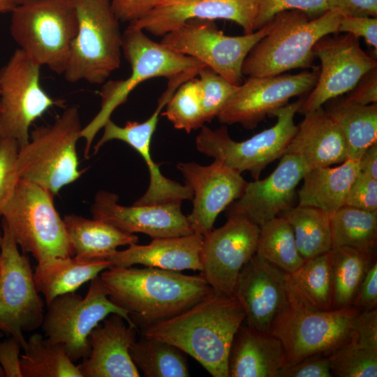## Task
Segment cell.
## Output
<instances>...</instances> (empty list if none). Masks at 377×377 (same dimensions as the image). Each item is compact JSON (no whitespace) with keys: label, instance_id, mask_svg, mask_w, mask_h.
<instances>
[{"label":"cell","instance_id":"13","mask_svg":"<svg viewBox=\"0 0 377 377\" xmlns=\"http://www.w3.org/2000/svg\"><path fill=\"white\" fill-rule=\"evenodd\" d=\"M271 21L251 34L230 36L213 21H188L162 36L168 47L201 61L230 83H242V66L253 46L270 30Z\"/></svg>","mask_w":377,"mask_h":377},{"label":"cell","instance_id":"40","mask_svg":"<svg viewBox=\"0 0 377 377\" xmlns=\"http://www.w3.org/2000/svg\"><path fill=\"white\" fill-rule=\"evenodd\" d=\"M333 376L376 377L377 350L357 343L351 337L328 355Z\"/></svg>","mask_w":377,"mask_h":377},{"label":"cell","instance_id":"16","mask_svg":"<svg viewBox=\"0 0 377 377\" xmlns=\"http://www.w3.org/2000/svg\"><path fill=\"white\" fill-rule=\"evenodd\" d=\"M313 53L321 68L311 92L298 110L303 114L348 93L364 74L377 68L376 60L361 48L359 39L347 33L324 36L315 45Z\"/></svg>","mask_w":377,"mask_h":377},{"label":"cell","instance_id":"49","mask_svg":"<svg viewBox=\"0 0 377 377\" xmlns=\"http://www.w3.org/2000/svg\"><path fill=\"white\" fill-rule=\"evenodd\" d=\"M112 9L119 22H133L155 8L159 0H110Z\"/></svg>","mask_w":377,"mask_h":377},{"label":"cell","instance_id":"50","mask_svg":"<svg viewBox=\"0 0 377 377\" xmlns=\"http://www.w3.org/2000/svg\"><path fill=\"white\" fill-rule=\"evenodd\" d=\"M19 341L13 337L0 341V366L5 377H22L20 368V349Z\"/></svg>","mask_w":377,"mask_h":377},{"label":"cell","instance_id":"57","mask_svg":"<svg viewBox=\"0 0 377 377\" xmlns=\"http://www.w3.org/2000/svg\"><path fill=\"white\" fill-rule=\"evenodd\" d=\"M1 336H2V334L0 332V338L1 337ZM0 377H5L4 372L1 366H0Z\"/></svg>","mask_w":377,"mask_h":377},{"label":"cell","instance_id":"26","mask_svg":"<svg viewBox=\"0 0 377 377\" xmlns=\"http://www.w3.org/2000/svg\"><path fill=\"white\" fill-rule=\"evenodd\" d=\"M285 154L299 157L310 170L347 160L343 135L323 107L304 114Z\"/></svg>","mask_w":377,"mask_h":377},{"label":"cell","instance_id":"37","mask_svg":"<svg viewBox=\"0 0 377 377\" xmlns=\"http://www.w3.org/2000/svg\"><path fill=\"white\" fill-rule=\"evenodd\" d=\"M330 221L332 247L374 250L376 246L377 211L344 205L330 214Z\"/></svg>","mask_w":377,"mask_h":377},{"label":"cell","instance_id":"45","mask_svg":"<svg viewBox=\"0 0 377 377\" xmlns=\"http://www.w3.org/2000/svg\"><path fill=\"white\" fill-rule=\"evenodd\" d=\"M325 353L309 356L281 368L278 377H332L328 356Z\"/></svg>","mask_w":377,"mask_h":377},{"label":"cell","instance_id":"56","mask_svg":"<svg viewBox=\"0 0 377 377\" xmlns=\"http://www.w3.org/2000/svg\"><path fill=\"white\" fill-rule=\"evenodd\" d=\"M15 6L24 3L25 2L29 1L31 0H13Z\"/></svg>","mask_w":377,"mask_h":377},{"label":"cell","instance_id":"41","mask_svg":"<svg viewBox=\"0 0 377 377\" xmlns=\"http://www.w3.org/2000/svg\"><path fill=\"white\" fill-rule=\"evenodd\" d=\"M200 97L205 122L212 121L233 95L237 85L205 66L198 72Z\"/></svg>","mask_w":377,"mask_h":377},{"label":"cell","instance_id":"1","mask_svg":"<svg viewBox=\"0 0 377 377\" xmlns=\"http://www.w3.org/2000/svg\"><path fill=\"white\" fill-rule=\"evenodd\" d=\"M244 320V311L235 296L213 292L183 312L141 330L142 335L189 355L211 376L229 377L230 346Z\"/></svg>","mask_w":377,"mask_h":377},{"label":"cell","instance_id":"33","mask_svg":"<svg viewBox=\"0 0 377 377\" xmlns=\"http://www.w3.org/2000/svg\"><path fill=\"white\" fill-rule=\"evenodd\" d=\"M281 215L290 225L297 248L305 260L331 250L330 214L316 207L298 205Z\"/></svg>","mask_w":377,"mask_h":377},{"label":"cell","instance_id":"51","mask_svg":"<svg viewBox=\"0 0 377 377\" xmlns=\"http://www.w3.org/2000/svg\"><path fill=\"white\" fill-rule=\"evenodd\" d=\"M346 98L362 105L377 103V68L364 74Z\"/></svg>","mask_w":377,"mask_h":377},{"label":"cell","instance_id":"2","mask_svg":"<svg viewBox=\"0 0 377 377\" xmlns=\"http://www.w3.org/2000/svg\"><path fill=\"white\" fill-rule=\"evenodd\" d=\"M99 276L110 300L141 330L183 312L214 292L200 274L151 267L111 266Z\"/></svg>","mask_w":377,"mask_h":377},{"label":"cell","instance_id":"39","mask_svg":"<svg viewBox=\"0 0 377 377\" xmlns=\"http://www.w3.org/2000/svg\"><path fill=\"white\" fill-rule=\"evenodd\" d=\"M162 112L179 130L190 133L200 128L205 123L198 78H191L183 82L174 92Z\"/></svg>","mask_w":377,"mask_h":377},{"label":"cell","instance_id":"12","mask_svg":"<svg viewBox=\"0 0 377 377\" xmlns=\"http://www.w3.org/2000/svg\"><path fill=\"white\" fill-rule=\"evenodd\" d=\"M0 230V330L15 338L23 350L24 332L40 327L44 318L43 302L34 279L29 258L20 253L6 223Z\"/></svg>","mask_w":377,"mask_h":377},{"label":"cell","instance_id":"34","mask_svg":"<svg viewBox=\"0 0 377 377\" xmlns=\"http://www.w3.org/2000/svg\"><path fill=\"white\" fill-rule=\"evenodd\" d=\"M27 341L20 359L22 377H82L61 345L39 333L31 335Z\"/></svg>","mask_w":377,"mask_h":377},{"label":"cell","instance_id":"47","mask_svg":"<svg viewBox=\"0 0 377 377\" xmlns=\"http://www.w3.org/2000/svg\"><path fill=\"white\" fill-rule=\"evenodd\" d=\"M351 329V337L357 343L377 350V309L360 311Z\"/></svg>","mask_w":377,"mask_h":377},{"label":"cell","instance_id":"5","mask_svg":"<svg viewBox=\"0 0 377 377\" xmlns=\"http://www.w3.org/2000/svg\"><path fill=\"white\" fill-rule=\"evenodd\" d=\"M359 312L353 306L319 309L287 279V302L274 320L270 333L283 345L286 365L293 364L311 355L330 353L348 341Z\"/></svg>","mask_w":377,"mask_h":377},{"label":"cell","instance_id":"48","mask_svg":"<svg viewBox=\"0 0 377 377\" xmlns=\"http://www.w3.org/2000/svg\"><path fill=\"white\" fill-rule=\"evenodd\" d=\"M377 263L376 260L366 272L353 300L352 306L359 311L376 309Z\"/></svg>","mask_w":377,"mask_h":377},{"label":"cell","instance_id":"44","mask_svg":"<svg viewBox=\"0 0 377 377\" xmlns=\"http://www.w3.org/2000/svg\"><path fill=\"white\" fill-rule=\"evenodd\" d=\"M346 205L377 211V179L360 171L350 188Z\"/></svg>","mask_w":377,"mask_h":377},{"label":"cell","instance_id":"54","mask_svg":"<svg viewBox=\"0 0 377 377\" xmlns=\"http://www.w3.org/2000/svg\"><path fill=\"white\" fill-rule=\"evenodd\" d=\"M15 6L13 0H0V13L11 12Z\"/></svg>","mask_w":377,"mask_h":377},{"label":"cell","instance_id":"3","mask_svg":"<svg viewBox=\"0 0 377 377\" xmlns=\"http://www.w3.org/2000/svg\"><path fill=\"white\" fill-rule=\"evenodd\" d=\"M341 17L332 9L313 18L297 10L276 14L269 31L246 56L242 74L269 77L313 67L315 45L325 36L338 34Z\"/></svg>","mask_w":377,"mask_h":377},{"label":"cell","instance_id":"10","mask_svg":"<svg viewBox=\"0 0 377 377\" xmlns=\"http://www.w3.org/2000/svg\"><path fill=\"white\" fill-rule=\"evenodd\" d=\"M302 97L274 111L276 124L244 141L231 138L226 126L211 129L202 126L195 138L197 150L219 160L240 174L248 172L254 180L260 179L267 165L280 158L294 136V117L304 102Z\"/></svg>","mask_w":377,"mask_h":377},{"label":"cell","instance_id":"58","mask_svg":"<svg viewBox=\"0 0 377 377\" xmlns=\"http://www.w3.org/2000/svg\"><path fill=\"white\" fill-rule=\"evenodd\" d=\"M1 256L0 254V272H1Z\"/></svg>","mask_w":377,"mask_h":377},{"label":"cell","instance_id":"11","mask_svg":"<svg viewBox=\"0 0 377 377\" xmlns=\"http://www.w3.org/2000/svg\"><path fill=\"white\" fill-rule=\"evenodd\" d=\"M47 306L40 327L45 337L61 345L73 362L88 355L90 333L110 314H118L136 327L128 313L110 300L99 276L91 281L84 297L75 292L65 293Z\"/></svg>","mask_w":377,"mask_h":377},{"label":"cell","instance_id":"7","mask_svg":"<svg viewBox=\"0 0 377 377\" xmlns=\"http://www.w3.org/2000/svg\"><path fill=\"white\" fill-rule=\"evenodd\" d=\"M11 13L12 38L31 60L63 75L77 31L74 0H31Z\"/></svg>","mask_w":377,"mask_h":377},{"label":"cell","instance_id":"22","mask_svg":"<svg viewBox=\"0 0 377 377\" xmlns=\"http://www.w3.org/2000/svg\"><path fill=\"white\" fill-rule=\"evenodd\" d=\"M259 0H197L157 6L129 27L163 36L191 20H226L241 26L244 34H251Z\"/></svg>","mask_w":377,"mask_h":377},{"label":"cell","instance_id":"32","mask_svg":"<svg viewBox=\"0 0 377 377\" xmlns=\"http://www.w3.org/2000/svg\"><path fill=\"white\" fill-rule=\"evenodd\" d=\"M373 251L350 246L331 249L333 309L352 306L366 272L376 260Z\"/></svg>","mask_w":377,"mask_h":377},{"label":"cell","instance_id":"30","mask_svg":"<svg viewBox=\"0 0 377 377\" xmlns=\"http://www.w3.org/2000/svg\"><path fill=\"white\" fill-rule=\"evenodd\" d=\"M65 228L75 256L87 260H105L119 246L138 243L134 234L122 232L95 219L77 214L64 216Z\"/></svg>","mask_w":377,"mask_h":377},{"label":"cell","instance_id":"21","mask_svg":"<svg viewBox=\"0 0 377 377\" xmlns=\"http://www.w3.org/2000/svg\"><path fill=\"white\" fill-rule=\"evenodd\" d=\"M235 297L244 311L246 324L270 333L287 302V273L256 253L239 272Z\"/></svg>","mask_w":377,"mask_h":377},{"label":"cell","instance_id":"17","mask_svg":"<svg viewBox=\"0 0 377 377\" xmlns=\"http://www.w3.org/2000/svg\"><path fill=\"white\" fill-rule=\"evenodd\" d=\"M168 79L167 89L159 98L156 110L147 120L143 122L128 121L124 126H120L109 119L103 127L102 136L94 147V154H96L106 142L117 140L126 142L142 156L149 170V183L145 193L134 205H156L193 198V193L188 186L171 180L161 173L150 152L151 141L158 117L172 95L186 80L183 75H173Z\"/></svg>","mask_w":377,"mask_h":377},{"label":"cell","instance_id":"53","mask_svg":"<svg viewBox=\"0 0 377 377\" xmlns=\"http://www.w3.org/2000/svg\"><path fill=\"white\" fill-rule=\"evenodd\" d=\"M360 170L377 179V143L369 147L359 160Z\"/></svg>","mask_w":377,"mask_h":377},{"label":"cell","instance_id":"42","mask_svg":"<svg viewBox=\"0 0 377 377\" xmlns=\"http://www.w3.org/2000/svg\"><path fill=\"white\" fill-rule=\"evenodd\" d=\"M293 10H300L311 17H316L329 10L328 0H259L254 30L265 26L276 14Z\"/></svg>","mask_w":377,"mask_h":377},{"label":"cell","instance_id":"4","mask_svg":"<svg viewBox=\"0 0 377 377\" xmlns=\"http://www.w3.org/2000/svg\"><path fill=\"white\" fill-rule=\"evenodd\" d=\"M121 49L130 64L131 73L124 80L103 83L99 93L100 110L80 132V138L85 140V158H89L91 143L97 133L141 82L156 77L168 78L187 71H200L205 66L193 57L179 53L161 42L154 41L142 30L129 27L122 34Z\"/></svg>","mask_w":377,"mask_h":377},{"label":"cell","instance_id":"14","mask_svg":"<svg viewBox=\"0 0 377 377\" xmlns=\"http://www.w3.org/2000/svg\"><path fill=\"white\" fill-rule=\"evenodd\" d=\"M40 67L18 48L0 69V140L24 146L32 123L57 103L40 84Z\"/></svg>","mask_w":377,"mask_h":377},{"label":"cell","instance_id":"29","mask_svg":"<svg viewBox=\"0 0 377 377\" xmlns=\"http://www.w3.org/2000/svg\"><path fill=\"white\" fill-rule=\"evenodd\" d=\"M111 266L108 260H87L75 256L52 258L38 263L34 279L47 305L58 295L75 292Z\"/></svg>","mask_w":377,"mask_h":377},{"label":"cell","instance_id":"38","mask_svg":"<svg viewBox=\"0 0 377 377\" xmlns=\"http://www.w3.org/2000/svg\"><path fill=\"white\" fill-rule=\"evenodd\" d=\"M330 251L306 260L295 272L287 274L293 287L311 305L332 310L333 282Z\"/></svg>","mask_w":377,"mask_h":377},{"label":"cell","instance_id":"52","mask_svg":"<svg viewBox=\"0 0 377 377\" xmlns=\"http://www.w3.org/2000/svg\"><path fill=\"white\" fill-rule=\"evenodd\" d=\"M328 6L341 15L377 16V0H328Z\"/></svg>","mask_w":377,"mask_h":377},{"label":"cell","instance_id":"8","mask_svg":"<svg viewBox=\"0 0 377 377\" xmlns=\"http://www.w3.org/2000/svg\"><path fill=\"white\" fill-rule=\"evenodd\" d=\"M77 31L63 73L71 83L105 82L121 65L122 34L110 0H74Z\"/></svg>","mask_w":377,"mask_h":377},{"label":"cell","instance_id":"43","mask_svg":"<svg viewBox=\"0 0 377 377\" xmlns=\"http://www.w3.org/2000/svg\"><path fill=\"white\" fill-rule=\"evenodd\" d=\"M19 148L18 142L14 139L0 140V219L20 179L17 170Z\"/></svg>","mask_w":377,"mask_h":377},{"label":"cell","instance_id":"31","mask_svg":"<svg viewBox=\"0 0 377 377\" xmlns=\"http://www.w3.org/2000/svg\"><path fill=\"white\" fill-rule=\"evenodd\" d=\"M325 111L345 140L347 159L359 161L363 153L377 143V103L362 105L334 98Z\"/></svg>","mask_w":377,"mask_h":377},{"label":"cell","instance_id":"23","mask_svg":"<svg viewBox=\"0 0 377 377\" xmlns=\"http://www.w3.org/2000/svg\"><path fill=\"white\" fill-rule=\"evenodd\" d=\"M280 158L269 176L248 182L228 210L243 214L260 226L292 207L296 187L310 169L295 155L284 154Z\"/></svg>","mask_w":377,"mask_h":377},{"label":"cell","instance_id":"19","mask_svg":"<svg viewBox=\"0 0 377 377\" xmlns=\"http://www.w3.org/2000/svg\"><path fill=\"white\" fill-rule=\"evenodd\" d=\"M177 168L193 193L189 226L193 232L203 236L213 229L219 214L241 197L248 182L217 159L207 165L179 162Z\"/></svg>","mask_w":377,"mask_h":377},{"label":"cell","instance_id":"28","mask_svg":"<svg viewBox=\"0 0 377 377\" xmlns=\"http://www.w3.org/2000/svg\"><path fill=\"white\" fill-rule=\"evenodd\" d=\"M360 171L359 161L349 159L337 167L309 170L298 191V205L334 212L346 205L350 188Z\"/></svg>","mask_w":377,"mask_h":377},{"label":"cell","instance_id":"20","mask_svg":"<svg viewBox=\"0 0 377 377\" xmlns=\"http://www.w3.org/2000/svg\"><path fill=\"white\" fill-rule=\"evenodd\" d=\"M119 196L101 190L91 207L93 219L129 233H143L152 239L189 235L193 231L181 209L182 202L124 206Z\"/></svg>","mask_w":377,"mask_h":377},{"label":"cell","instance_id":"46","mask_svg":"<svg viewBox=\"0 0 377 377\" xmlns=\"http://www.w3.org/2000/svg\"><path fill=\"white\" fill-rule=\"evenodd\" d=\"M345 32L354 37L364 38L377 52V18L369 16L342 15L338 34Z\"/></svg>","mask_w":377,"mask_h":377},{"label":"cell","instance_id":"36","mask_svg":"<svg viewBox=\"0 0 377 377\" xmlns=\"http://www.w3.org/2000/svg\"><path fill=\"white\" fill-rule=\"evenodd\" d=\"M259 227L257 254L287 274L293 273L304 263L293 229L284 216H276Z\"/></svg>","mask_w":377,"mask_h":377},{"label":"cell","instance_id":"35","mask_svg":"<svg viewBox=\"0 0 377 377\" xmlns=\"http://www.w3.org/2000/svg\"><path fill=\"white\" fill-rule=\"evenodd\" d=\"M185 353L175 346L142 335L130 348L131 359L147 377H187Z\"/></svg>","mask_w":377,"mask_h":377},{"label":"cell","instance_id":"27","mask_svg":"<svg viewBox=\"0 0 377 377\" xmlns=\"http://www.w3.org/2000/svg\"><path fill=\"white\" fill-rule=\"evenodd\" d=\"M286 364L285 350L277 337L244 323L240 325L230 349L229 377H278Z\"/></svg>","mask_w":377,"mask_h":377},{"label":"cell","instance_id":"18","mask_svg":"<svg viewBox=\"0 0 377 377\" xmlns=\"http://www.w3.org/2000/svg\"><path fill=\"white\" fill-rule=\"evenodd\" d=\"M319 69L297 74L249 77L216 117L223 124H239L253 129L267 116L286 105L289 100L308 93L315 86Z\"/></svg>","mask_w":377,"mask_h":377},{"label":"cell","instance_id":"15","mask_svg":"<svg viewBox=\"0 0 377 377\" xmlns=\"http://www.w3.org/2000/svg\"><path fill=\"white\" fill-rule=\"evenodd\" d=\"M259 232L247 216L228 210L225 224L202 236L200 274L214 293L235 296L239 272L256 253Z\"/></svg>","mask_w":377,"mask_h":377},{"label":"cell","instance_id":"24","mask_svg":"<svg viewBox=\"0 0 377 377\" xmlns=\"http://www.w3.org/2000/svg\"><path fill=\"white\" fill-rule=\"evenodd\" d=\"M138 330L118 314L105 318L89 334V353L77 365L82 376H140L130 355Z\"/></svg>","mask_w":377,"mask_h":377},{"label":"cell","instance_id":"9","mask_svg":"<svg viewBox=\"0 0 377 377\" xmlns=\"http://www.w3.org/2000/svg\"><path fill=\"white\" fill-rule=\"evenodd\" d=\"M54 196L38 184L20 178L3 210V220L16 244L23 253H31L38 263L75 256Z\"/></svg>","mask_w":377,"mask_h":377},{"label":"cell","instance_id":"55","mask_svg":"<svg viewBox=\"0 0 377 377\" xmlns=\"http://www.w3.org/2000/svg\"><path fill=\"white\" fill-rule=\"evenodd\" d=\"M197 1V0H159L157 6L167 5V4H171V3H175L190 2V1Z\"/></svg>","mask_w":377,"mask_h":377},{"label":"cell","instance_id":"25","mask_svg":"<svg viewBox=\"0 0 377 377\" xmlns=\"http://www.w3.org/2000/svg\"><path fill=\"white\" fill-rule=\"evenodd\" d=\"M202 241V235L195 232L155 238L148 244L135 243L129 245L126 249L116 250L105 260L115 267L142 265L172 271L191 269L200 272Z\"/></svg>","mask_w":377,"mask_h":377},{"label":"cell","instance_id":"6","mask_svg":"<svg viewBox=\"0 0 377 377\" xmlns=\"http://www.w3.org/2000/svg\"><path fill=\"white\" fill-rule=\"evenodd\" d=\"M81 125L77 106L67 108L52 124L36 127L29 142L19 148L20 179L33 182L54 195L82 175L78 169L77 142Z\"/></svg>","mask_w":377,"mask_h":377}]
</instances>
